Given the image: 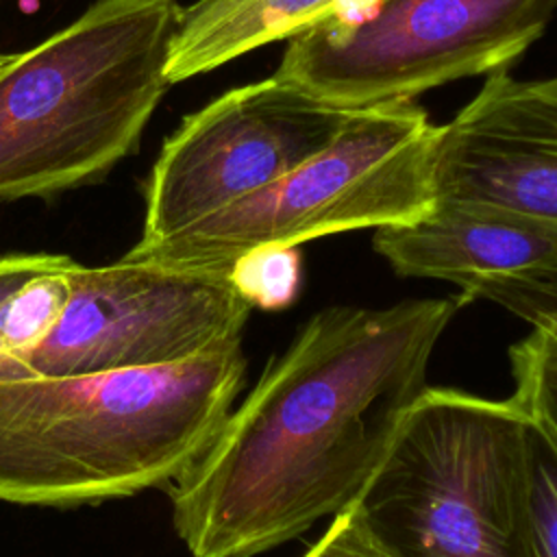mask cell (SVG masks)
I'll use <instances>...</instances> for the list:
<instances>
[{"mask_svg": "<svg viewBox=\"0 0 557 557\" xmlns=\"http://www.w3.org/2000/svg\"><path fill=\"white\" fill-rule=\"evenodd\" d=\"M315 311L170 490L194 557H257L359 500L461 300Z\"/></svg>", "mask_w": 557, "mask_h": 557, "instance_id": "1", "label": "cell"}, {"mask_svg": "<svg viewBox=\"0 0 557 557\" xmlns=\"http://www.w3.org/2000/svg\"><path fill=\"white\" fill-rule=\"evenodd\" d=\"M239 346L191 361L0 383V500L70 507L174 481L244 387Z\"/></svg>", "mask_w": 557, "mask_h": 557, "instance_id": "2", "label": "cell"}, {"mask_svg": "<svg viewBox=\"0 0 557 557\" xmlns=\"http://www.w3.org/2000/svg\"><path fill=\"white\" fill-rule=\"evenodd\" d=\"M178 0H96L0 65V200L104 178L141 141L170 81Z\"/></svg>", "mask_w": 557, "mask_h": 557, "instance_id": "3", "label": "cell"}, {"mask_svg": "<svg viewBox=\"0 0 557 557\" xmlns=\"http://www.w3.org/2000/svg\"><path fill=\"white\" fill-rule=\"evenodd\" d=\"M359 505L407 557H542L509 398L426 387Z\"/></svg>", "mask_w": 557, "mask_h": 557, "instance_id": "4", "label": "cell"}, {"mask_svg": "<svg viewBox=\"0 0 557 557\" xmlns=\"http://www.w3.org/2000/svg\"><path fill=\"white\" fill-rule=\"evenodd\" d=\"M437 137L440 126L413 100L357 109L326 148L287 174L124 257L228 274L261 246L411 222L435 202Z\"/></svg>", "mask_w": 557, "mask_h": 557, "instance_id": "5", "label": "cell"}, {"mask_svg": "<svg viewBox=\"0 0 557 557\" xmlns=\"http://www.w3.org/2000/svg\"><path fill=\"white\" fill-rule=\"evenodd\" d=\"M555 11L557 0H376L289 37L274 76L346 109L413 100L505 70Z\"/></svg>", "mask_w": 557, "mask_h": 557, "instance_id": "6", "label": "cell"}, {"mask_svg": "<svg viewBox=\"0 0 557 557\" xmlns=\"http://www.w3.org/2000/svg\"><path fill=\"white\" fill-rule=\"evenodd\" d=\"M72 294L26 363L37 374H96L191 361L242 344L252 307L228 274L122 257L70 268Z\"/></svg>", "mask_w": 557, "mask_h": 557, "instance_id": "7", "label": "cell"}, {"mask_svg": "<svg viewBox=\"0 0 557 557\" xmlns=\"http://www.w3.org/2000/svg\"><path fill=\"white\" fill-rule=\"evenodd\" d=\"M357 109L270 76L187 115L163 141L146 183V250L255 194L326 148Z\"/></svg>", "mask_w": 557, "mask_h": 557, "instance_id": "8", "label": "cell"}, {"mask_svg": "<svg viewBox=\"0 0 557 557\" xmlns=\"http://www.w3.org/2000/svg\"><path fill=\"white\" fill-rule=\"evenodd\" d=\"M435 200L503 211L557 233V76L490 74L440 126Z\"/></svg>", "mask_w": 557, "mask_h": 557, "instance_id": "9", "label": "cell"}, {"mask_svg": "<svg viewBox=\"0 0 557 557\" xmlns=\"http://www.w3.org/2000/svg\"><path fill=\"white\" fill-rule=\"evenodd\" d=\"M398 276L455 283L533 329L557 326V233L503 211L435 200L420 218L374 228Z\"/></svg>", "mask_w": 557, "mask_h": 557, "instance_id": "10", "label": "cell"}, {"mask_svg": "<svg viewBox=\"0 0 557 557\" xmlns=\"http://www.w3.org/2000/svg\"><path fill=\"white\" fill-rule=\"evenodd\" d=\"M376 0H196L183 7L172 37L165 76L170 85L276 39L324 24L355 20Z\"/></svg>", "mask_w": 557, "mask_h": 557, "instance_id": "11", "label": "cell"}, {"mask_svg": "<svg viewBox=\"0 0 557 557\" xmlns=\"http://www.w3.org/2000/svg\"><path fill=\"white\" fill-rule=\"evenodd\" d=\"M72 265L74 259L54 255L46 268L7 296L0 307V337L11 355L26 361L57 326L72 294Z\"/></svg>", "mask_w": 557, "mask_h": 557, "instance_id": "12", "label": "cell"}, {"mask_svg": "<svg viewBox=\"0 0 557 557\" xmlns=\"http://www.w3.org/2000/svg\"><path fill=\"white\" fill-rule=\"evenodd\" d=\"M513 394L509 400L535 422L557 448V342L542 329L509 350Z\"/></svg>", "mask_w": 557, "mask_h": 557, "instance_id": "13", "label": "cell"}, {"mask_svg": "<svg viewBox=\"0 0 557 557\" xmlns=\"http://www.w3.org/2000/svg\"><path fill=\"white\" fill-rule=\"evenodd\" d=\"M228 278L252 309L278 311L300 292L302 257L298 246H261L237 257Z\"/></svg>", "mask_w": 557, "mask_h": 557, "instance_id": "14", "label": "cell"}, {"mask_svg": "<svg viewBox=\"0 0 557 557\" xmlns=\"http://www.w3.org/2000/svg\"><path fill=\"white\" fill-rule=\"evenodd\" d=\"M524 459L529 511L535 540L542 557H557V448L546 437V433L527 416Z\"/></svg>", "mask_w": 557, "mask_h": 557, "instance_id": "15", "label": "cell"}, {"mask_svg": "<svg viewBox=\"0 0 557 557\" xmlns=\"http://www.w3.org/2000/svg\"><path fill=\"white\" fill-rule=\"evenodd\" d=\"M302 557H407L368 518L359 500L333 516L331 527Z\"/></svg>", "mask_w": 557, "mask_h": 557, "instance_id": "16", "label": "cell"}, {"mask_svg": "<svg viewBox=\"0 0 557 557\" xmlns=\"http://www.w3.org/2000/svg\"><path fill=\"white\" fill-rule=\"evenodd\" d=\"M54 255L50 252H13L0 255V307L11 292H15L26 278L46 268ZM37 372L22 359L11 355L0 337V383L35 376Z\"/></svg>", "mask_w": 557, "mask_h": 557, "instance_id": "17", "label": "cell"}, {"mask_svg": "<svg viewBox=\"0 0 557 557\" xmlns=\"http://www.w3.org/2000/svg\"><path fill=\"white\" fill-rule=\"evenodd\" d=\"M542 331H546V333L557 342V326H553V329H542Z\"/></svg>", "mask_w": 557, "mask_h": 557, "instance_id": "18", "label": "cell"}, {"mask_svg": "<svg viewBox=\"0 0 557 557\" xmlns=\"http://www.w3.org/2000/svg\"><path fill=\"white\" fill-rule=\"evenodd\" d=\"M7 59H9V54H0V65H2Z\"/></svg>", "mask_w": 557, "mask_h": 557, "instance_id": "19", "label": "cell"}]
</instances>
